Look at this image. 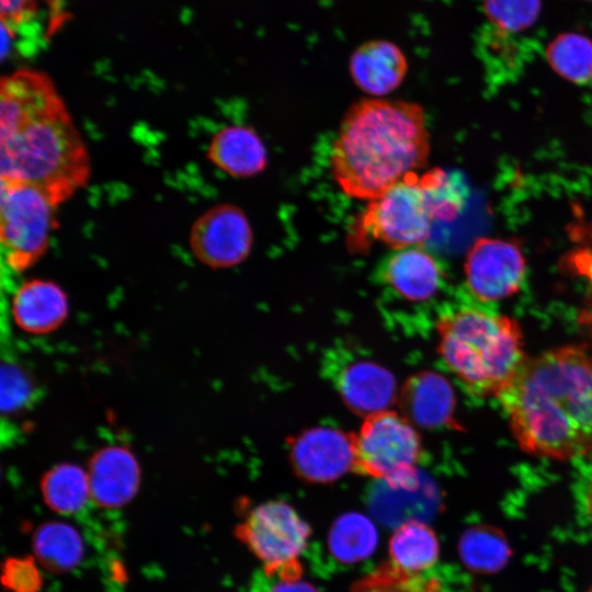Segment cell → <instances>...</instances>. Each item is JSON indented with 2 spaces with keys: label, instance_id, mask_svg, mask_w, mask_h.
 I'll list each match as a JSON object with an SVG mask.
<instances>
[{
  "label": "cell",
  "instance_id": "1",
  "mask_svg": "<svg viewBox=\"0 0 592 592\" xmlns=\"http://www.w3.org/2000/svg\"><path fill=\"white\" fill-rule=\"evenodd\" d=\"M87 146L49 76L21 68L0 82V180L30 184L59 206L90 177Z\"/></svg>",
  "mask_w": 592,
  "mask_h": 592
},
{
  "label": "cell",
  "instance_id": "2",
  "mask_svg": "<svg viewBox=\"0 0 592 592\" xmlns=\"http://www.w3.org/2000/svg\"><path fill=\"white\" fill-rule=\"evenodd\" d=\"M498 398L524 452L561 460L592 452V356L583 349L527 358Z\"/></svg>",
  "mask_w": 592,
  "mask_h": 592
},
{
  "label": "cell",
  "instance_id": "3",
  "mask_svg": "<svg viewBox=\"0 0 592 592\" xmlns=\"http://www.w3.org/2000/svg\"><path fill=\"white\" fill-rule=\"evenodd\" d=\"M429 155L430 134L418 103L363 99L343 116L330 166L348 196L372 202L425 167Z\"/></svg>",
  "mask_w": 592,
  "mask_h": 592
},
{
  "label": "cell",
  "instance_id": "4",
  "mask_svg": "<svg viewBox=\"0 0 592 592\" xmlns=\"http://www.w3.org/2000/svg\"><path fill=\"white\" fill-rule=\"evenodd\" d=\"M439 353L447 368L478 396L498 397L527 357L516 320L476 308L443 314Z\"/></svg>",
  "mask_w": 592,
  "mask_h": 592
},
{
  "label": "cell",
  "instance_id": "5",
  "mask_svg": "<svg viewBox=\"0 0 592 592\" xmlns=\"http://www.w3.org/2000/svg\"><path fill=\"white\" fill-rule=\"evenodd\" d=\"M352 436L354 471L379 479L390 488L413 489L421 485L417 466L422 444L405 415L390 410L372 413Z\"/></svg>",
  "mask_w": 592,
  "mask_h": 592
},
{
  "label": "cell",
  "instance_id": "6",
  "mask_svg": "<svg viewBox=\"0 0 592 592\" xmlns=\"http://www.w3.org/2000/svg\"><path fill=\"white\" fill-rule=\"evenodd\" d=\"M56 207L38 187L1 182L0 240L10 269L25 271L44 255L57 226Z\"/></svg>",
  "mask_w": 592,
  "mask_h": 592
},
{
  "label": "cell",
  "instance_id": "7",
  "mask_svg": "<svg viewBox=\"0 0 592 592\" xmlns=\"http://www.w3.org/2000/svg\"><path fill=\"white\" fill-rule=\"evenodd\" d=\"M308 524L296 510L272 500L253 508L237 527V536L262 562L267 577L297 580L301 574L299 556L307 547Z\"/></svg>",
  "mask_w": 592,
  "mask_h": 592
},
{
  "label": "cell",
  "instance_id": "8",
  "mask_svg": "<svg viewBox=\"0 0 592 592\" xmlns=\"http://www.w3.org/2000/svg\"><path fill=\"white\" fill-rule=\"evenodd\" d=\"M434 218L422 178L411 174L369 202L362 215L363 230L394 250L422 246Z\"/></svg>",
  "mask_w": 592,
  "mask_h": 592
},
{
  "label": "cell",
  "instance_id": "9",
  "mask_svg": "<svg viewBox=\"0 0 592 592\" xmlns=\"http://www.w3.org/2000/svg\"><path fill=\"white\" fill-rule=\"evenodd\" d=\"M253 232L241 208L219 204L204 212L192 225L190 247L194 257L212 269H226L244 261Z\"/></svg>",
  "mask_w": 592,
  "mask_h": 592
},
{
  "label": "cell",
  "instance_id": "10",
  "mask_svg": "<svg viewBox=\"0 0 592 592\" xmlns=\"http://www.w3.org/2000/svg\"><path fill=\"white\" fill-rule=\"evenodd\" d=\"M525 258L514 241L479 238L465 262L466 284L483 301H496L515 294L524 280Z\"/></svg>",
  "mask_w": 592,
  "mask_h": 592
},
{
  "label": "cell",
  "instance_id": "11",
  "mask_svg": "<svg viewBox=\"0 0 592 592\" xmlns=\"http://www.w3.org/2000/svg\"><path fill=\"white\" fill-rule=\"evenodd\" d=\"M327 375L344 403L357 414L369 415L386 410L396 398V379L383 365L349 351L327 355Z\"/></svg>",
  "mask_w": 592,
  "mask_h": 592
},
{
  "label": "cell",
  "instance_id": "12",
  "mask_svg": "<svg viewBox=\"0 0 592 592\" xmlns=\"http://www.w3.org/2000/svg\"><path fill=\"white\" fill-rule=\"evenodd\" d=\"M288 444L291 465L305 481L327 483L353 469V436L339 429L311 428L292 437Z\"/></svg>",
  "mask_w": 592,
  "mask_h": 592
},
{
  "label": "cell",
  "instance_id": "13",
  "mask_svg": "<svg viewBox=\"0 0 592 592\" xmlns=\"http://www.w3.org/2000/svg\"><path fill=\"white\" fill-rule=\"evenodd\" d=\"M444 271L440 262L421 246L389 253L377 269V280L397 298L413 304L426 303L441 289Z\"/></svg>",
  "mask_w": 592,
  "mask_h": 592
},
{
  "label": "cell",
  "instance_id": "14",
  "mask_svg": "<svg viewBox=\"0 0 592 592\" xmlns=\"http://www.w3.org/2000/svg\"><path fill=\"white\" fill-rule=\"evenodd\" d=\"M87 473L91 499L105 508L128 503L140 482L137 458L122 445H107L96 451L90 458Z\"/></svg>",
  "mask_w": 592,
  "mask_h": 592
},
{
  "label": "cell",
  "instance_id": "15",
  "mask_svg": "<svg viewBox=\"0 0 592 592\" xmlns=\"http://www.w3.org/2000/svg\"><path fill=\"white\" fill-rule=\"evenodd\" d=\"M12 318L22 331L41 335L58 329L69 314V301L55 282L32 278L23 282L11 301Z\"/></svg>",
  "mask_w": 592,
  "mask_h": 592
},
{
  "label": "cell",
  "instance_id": "16",
  "mask_svg": "<svg viewBox=\"0 0 592 592\" xmlns=\"http://www.w3.org/2000/svg\"><path fill=\"white\" fill-rule=\"evenodd\" d=\"M349 69L357 88L371 95L382 96L401 84L408 71V61L395 43L372 39L352 53Z\"/></svg>",
  "mask_w": 592,
  "mask_h": 592
},
{
  "label": "cell",
  "instance_id": "17",
  "mask_svg": "<svg viewBox=\"0 0 592 592\" xmlns=\"http://www.w3.org/2000/svg\"><path fill=\"white\" fill-rule=\"evenodd\" d=\"M400 405L405 417L426 429L455 425V395L451 384L434 372H420L403 385Z\"/></svg>",
  "mask_w": 592,
  "mask_h": 592
},
{
  "label": "cell",
  "instance_id": "18",
  "mask_svg": "<svg viewBox=\"0 0 592 592\" xmlns=\"http://www.w3.org/2000/svg\"><path fill=\"white\" fill-rule=\"evenodd\" d=\"M208 160L235 178L253 177L265 169L266 149L257 132L246 125L217 130L207 148Z\"/></svg>",
  "mask_w": 592,
  "mask_h": 592
},
{
  "label": "cell",
  "instance_id": "19",
  "mask_svg": "<svg viewBox=\"0 0 592 592\" xmlns=\"http://www.w3.org/2000/svg\"><path fill=\"white\" fill-rule=\"evenodd\" d=\"M394 566L406 574L429 570L439 559L440 544L434 531L420 520L401 523L389 540Z\"/></svg>",
  "mask_w": 592,
  "mask_h": 592
},
{
  "label": "cell",
  "instance_id": "20",
  "mask_svg": "<svg viewBox=\"0 0 592 592\" xmlns=\"http://www.w3.org/2000/svg\"><path fill=\"white\" fill-rule=\"evenodd\" d=\"M45 503L61 514L78 512L91 498L88 473L73 464H59L45 473L41 481Z\"/></svg>",
  "mask_w": 592,
  "mask_h": 592
},
{
  "label": "cell",
  "instance_id": "21",
  "mask_svg": "<svg viewBox=\"0 0 592 592\" xmlns=\"http://www.w3.org/2000/svg\"><path fill=\"white\" fill-rule=\"evenodd\" d=\"M377 545V531L363 514L346 513L332 525L328 546L332 556L342 563L361 561L373 554Z\"/></svg>",
  "mask_w": 592,
  "mask_h": 592
},
{
  "label": "cell",
  "instance_id": "22",
  "mask_svg": "<svg viewBox=\"0 0 592 592\" xmlns=\"http://www.w3.org/2000/svg\"><path fill=\"white\" fill-rule=\"evenodd\" d=\"M34 551L47 569L66 571L80 561L83 547L76 530L67 524L53 522L42 525L35 533Z\"/></svg>",
  "mask_w": 592,
  "mask_h": 592
},
{
  "label": "cell",
  "instance_id": "23",
  "mask_svg": "<svg viewBox=\"0 0 592 592\" xmlns=\"http://www.w3.org/2000/svg\"><path fill=\"white\" fill-rule=\"evenodd\" d=\"M546 58L562 78L584 84L592 77V41L578 33H562L547 46Z\"/></svg>",
  "mask_w": 592,
  "mask_h": 592
},
{
  "label": "cell",
  "instance_id": "24",
  "mask_svg": "<svg viewBox=\"0 0 592 592\" xmlns=\"http://www.w3.org/2000/svg\"><path fill=\"white\" fill-rule=\"evenodd\" d=\"M459 553L464 562L474 570L492 571L508 558V546L494 531L474 528L460 539Z\"/></svg>",
  "mask_w": 592,
  "mask_h": 592
},
{
  "label": "cell",
  "instance_id": "25",
  "mask_svg": "<svg viewBox=\"0 0 592 592\" xmlns=\"http://www.w3.org/2000/svg\"><path fill=\"white\" fill-rule=\"evenodd\" d=\"M482 5L491 27L513 35L530 29L536 22L542 0H483Z\"/></svg>",
  "mask_w": 592,
  "mask_h": 592
},
{
  "label": "cell",
  "instance_id": "26",
  "mask_svg": "<svg viewBox=\"0 0 592 592\" xmlns=\"http://www.w3.org/2000/svg\"><path fill=\"white\" fill-rule=\"evenodd\" d=\"M33 384L27 374L16 365H3L1 373V407L15 412L31 400Z\"/></svg>",
  "mask_w": 592,
  "mask_h": 592
},
{
  "label": "cell",
  "instance_id": "27",
  "mask_svg": "<svg viewBox=\"0 0 592 592\" xmlns=\"http://www.w3.org/2000/svg\"><path fill=\"white\" fill-rule=\"evenodd\" d=\"M44 0H0L1 25L14 34L18 27L29 21L37 12Z\"/></svg>",
  "mask_w": 592,
  "mask_h": 592
},
{
  "label": "cell",
  "instance_id": "28",
  "mask_svg": "<svg viewBox=\"0 0 592 592\" xmlns=\"http://www.w3.org/2000/svg\"><path fill=\"white\" fill-rule=\"evenodd\" d=\"M565 262L576 273L587 276L592 283V247H580L570 251Z\"/></svg>",
  "mask_w": 592,
  "mask_h": 592
},
{
  "label": "cell",
  "instance_id": "29",
  "mask_svg": "<svg viewBox=\"0 0 592 592\" xmlns=\"http://www.w3.org/2000/svg\"><path fill=\"white\" fill-rule=\"evenodd\" d=\"M266 592H319L312 584L297 580H281L273 582Z\"/></svg>",
  "mask_w": 592,
  "mask_h": 592
},
{
  "label": "cell",
  "instance_id": "30",
  "mask_svg": "<svg viewBox=\"0 0 592 592\" xmlns=\"http://www.w3.org/2000/svg\"><path fill=\"white\" fill-rule=\"evenodd\" d=\"M587 506H588V512H589L591 528H592V477L589 482V487L587 491Z\"/></svg>",
  "mask_w": 592,
  "mask_h": 592
},
{
  "label": "cell",
  "instance_id": "31",
  "mask_svg": "<svg viewBox=\"0 0 592 592\" xmlns=\"http://www.w3.org/2000/svg\"><path fill=\"white\" fill-rule=\"evenodd\" d=\"M588 592H592V587H591V588L589 589V591H588Z\"/></svg>",
  "mask_w": 592,
  "mask_h": 592
},
{
  "label": "cell",
  "instance_id": "32",
  "mask_svg": "<svg viewBox=\"0 0 592 592\" xmlns=\"http://www.w3.org/2000/svg\"><path fill=\"white\" fill-rule=\"evenodd\" d=\"M591 82H592V77H591Z\"/></svg>",
  "mask_w": 592,
  "mask_h": 592
}]
</instances>
